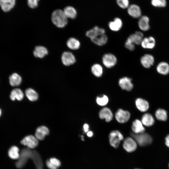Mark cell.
Segmentation results:
<instances>
[{"instance_id": "1", "label": "cell", "mask_w": 169, "mask_h": 169, "mask_svg": "<svg viewBox=\"0 0 169 169\" xmlns=\"http://www.w3.org/2000/svg\"><path fill=\"white\" fill-rule=\"evenodd\" d=\"M51 20L53 23L59 28L65 27L68 22L67 18L63 11L60 9L56 10L53 12Z\"/></svg>"}, {"instance_id": "2", "label": "cell", "mask_w": 169, "mask_h": 169, "mask_svg": "<svg viewBox=\"0 0 169 169\" xmlns=\"http://www.w3.org/2000/svg\"><path fill=\"white\" fill-rule=\"evenodd\" d=\"M131 135L137 143L141 146H144L149 145L151 143L152 141L151 136L147 133H131Z\"/></svg>"}, {"instance_id": "3", "label": "cell", "mask_w": 169, "mask_h": 169, "mask_svg": "<svg viewBox=\"0 0 169 169\" xmlns=\"http://www.w3.org/2000/svg\"><path fill=\"white\" fill-rule=\"evenodd\" d=\"M123 139V136L121 133L118 130L111 131L109 135V140L110 145L114 148H117L120 142Z\"/></svg>"}, {"instance_id": "4", "label": "cell", "mask_w": 169, "mask_h": 169, "mask_svg": "<svg viewBox=\"0 0 169 169\" xmlns=\"http://www.w3.org/2000/svg\"><path fill=\"white\" fill-rule=\"evenodd\" d=\"M102 63L106 68H110L114 66L116 64L117 59L113 54L107 53L105 54L102 58Z\"/></svg>"}, {"instance_id": "5", "label": "cell", "mask_w": 169, "mask_h": 169, "mask_svg": "<svg viewBox=\"0 0 169 169\" xmlns=\"http://www.w3.org/2000/svg\"><path fill=\"white\" fill-rule=\"evenodd\" d=\"M123 146L126 151L131 152L136 150L137 143L133 138L128 137L124 140Z\"/></svg>"}, {"instance_id": "6", "label": "cell", "mask_w": 169, "mask_h": 169, "mask_svg": "<svg viewBox=\"0 0 169 169\" xmlns=\"http://www.w3.org/2000/svg\"><path fill=\"white\" fill-rule=\"evenodd\" d=\"M21 143L28 148L33 149L36 147L38 144V139L33 135H28L25 137L21 141Z\"/></svg>"}, {"instance_id": "7", "label": "cell", "mask_w": 169, "mask_h": 169, "mask_svg": "<svg viewBox=\"0 0 169 169\" xmlns=\"http://www.w3.org/2000/svg\"><path fill=\"white\" fill-rule=\"evenodd\" d=\"M130 117V112L122 109H119L115 114V118L117 121L120 123H125L127 122Z\"/></svg>"}, {"instance_id": "8", "label": "cell", "mask_w": 169, "mask_h": 169, "mask_svg": "<svg viewBox=\"0 0 169 169\" xmlns=\"http://www.w3.org/2000/svg\"><path fill=\"white\" fill-rule=\"evenodd\" d=\"M119 84L122 89L128 91L131 90L133 87L131 79L126 77L120 79L119 81Z\"/></svg>"}, {"instance_id": "9", "label": "cell", "mask_w": 169, "mask_h": 169, "mask_svg": "<svg viewBox=\"0 0 169 169\" xmlns=\"http://www.w3.org/2000/svg\"><path fill=\"white\" fill-rule=\"evenodd\" d=\"M61 59L63 64L65 66L72 65L76 61L74 55L69 52H64L62 55Z\"/></svg>"}, {"instance_id": "10", "label": "cell", "mask_w": 169, "mask_h": 169, "mask_svg": "<svg viewBox=\"0 0 169 169\" xmlns=\"http://www.w3.org/2000/svg\"><path fill=\"white\" fill-rule=\"evenodd\" d=\"M140 61L141 64L144 67L149 68L153 65L154 59L151 55L146 54L141 57Z\"/></svg>"}, {"instance_id": "11", "label": "cell", "mask_w": 169, "mask_h": 169, "mask_svg": "<svg viewBox=\"0 0 169 169\" xmlns=\"http://www.w3.org/2000/svg\"><path fill=\"white\" fill-rule=\"evenodd\" d=\"M129 14L132 17L137 18L141 17V12L139 7L137 5H131L127 8Z\"/></svg>"}, {"instance_id": "12", "label": "cell", "mask_w": 169, "mask_h": 169, "mask_svg": "<svg viewBox=\"0 0 169 169\" xmlns=\"http://www.w3.org/2000/svg\"><path fill=\"white\" fill-rule=\"evenodd\" d=\"M16 0H0V6L4 12L9 11L14 6Z\"/></svg>"}, {"instance_id": "13", "label": "cell", "mask_w": 169, "mask_h": 169, "mask_svg": "<svg viewBox=\"0 0 169 169\" xmlns=\"http://www.w3.org/2000/svg\"><path fill=\"white\" fill-rule=\"evenodd\" d=\"M99 116L101 119H105L106 122H109L113 119V115L111 110L107 107L102 109L100 111Z\"/></svg>"}, {"instance_id": "14", "label": "cell", "mask_w": 169, "mask_h": 169, "mask_svg": "<svg viewBox=\"0 0 169 169\" xmlns=\"http://www.w3.org/2000/svg\"><path fill=\"white\" fill-rule=\"evenodd\" d=\"M105 30L97 26L88 31L86 33V36L91 39L100 35L105 34Z\"/></svg>"}, {"instance_id": "15", "label": "cell", "mask_w": 169, "mask_h": 169, "mask_svg": "<svg viewBox=\"0 0 169 169\" xmlns=\"http://www.w3.org/2000/svg\"><path fill=\"white\" fill-rule=\"evenodd\" d=\"M135 104L137 108L140 111L142 112L147 111L149 107L148 102L141 98H138L136 99Z\"/></svg>"}, {"instance_id": "16", "label": "cell", "mask_w": 169, "mask_h": 169, "mask_svg": "<svg viewBox=\"0 0 169 169\" xmlns=\"http://www.w3.org/2000/svg\"><path fill=\"white\" fill-rule=\"evenodd\" d=\"M49 133L48 129L46 126H42L38 127L36 130L35 133L36 137L40 140H43L45 136Z\"/></svg>"}, {"instance_id": "17", "label": "cell", "mask_w": 169, "mask_h": 169, "mask_svg": "<svg viewBox=\"0 0 169 169\" xmlns=\"http://www.w3.org/2000/svg\"><path fill=\"white\" fill-rule=\"evenodd\" d=\"M154 38L151 36L143 38L141 44V46L144 49H152L155 45Z\"/></svg>"}, {"instance_id": "18", "label": "cell", "mask_w": 169, "mask_h": 169, "mask_svg": "<svg viewBox=\"0 0 169 169\" xmlns=\"http://www.w3.org/2000/svg\"><path fill=\"white\" fill-rule=\"evenodd\" d=\"M149 18L146 16L141 17L138 22V26L143 31H147L150 28Z\"/></svg>"}, {"instance_id": "19", "label": "cell", "mask_w": 169, "mask_h": 169, "mask_svg": "<svg viewBox=\"0 0 169 169\" xmlns=\"http://www.w3.org/2000/svg\"><path fill=\"white\" fill-rule=\"evenodd\" d=\"M143 33L140 31H136L135 33L130 35L128 38L135 44H140L143 39Z\"/></svg>"}, {"instance_id": "20", "label": "cell", "mask_w": 169, "mask_h": 169, "mask_svg": "<svg viewBox=\"0 0 169 169\" xmlns=\"http://www.w3.org/2000/svg\"><path fill=\"white\" fill-rule=\"evenodd\" d=\"M132 129L135 134H140L144 132L145 128L143 126L141 121L138 119H136L133 122Z\"/></svg>"}, {"instance_id": "21", "label": "cell", "mask_w": 169, "mask_h": 169, "mask_svg": "<svg viewBox=\"0 0 169 169\" xmlns=\"http://www.w3.org/2000/svg\"><path fill=\"white\" fill-rule=\"evenodd\" d=\"M122 22L121 20L118 18H115L113 21L110 22L109 23L110 28L113 31H118L122 28Z\"/></svg>"}, {"instance_id": "22", "label": "cell", "mask_w": 169, "mask_h": 169, "mask_svg": "<svg viewBox=\"0 0 169 169\" xmlns=\"http://www.w3.org/2000/svg\"><path fill=\"white\" fill-rule=\"evenodd\" d=\"M141 121L143 125L149 127L154 124L155 120L153 116L150 114L146 113L142 116Z\"/></svg>"}, {"instance_id": "23", "label": "cell", "mask_w": 169, "mask_h": 169, "mask_svg": "<svg viewBox=\"0 0 169 169\" xmlns=\"http://www.w3.org/2000/svg\"><path fill=\"white\" fill-rule=\"evenodd\" d=\"M23 97L24 95L23 92L19 88H16L12 90L10 95V99L13 101L15 100L21 101L23 99Z\"/></svg>"}, {"instance_id": "24", "label": "cell", "mask_w": 169, "mask_h": 169, "mask_svg": "<svg viewBox=\"0 0 169 169\" xmlns=\"http://www.w3.org/2000/svg\"><path fill=\"white\" fill-rule=\"evenodd\" d=\"M90 39L93 43L99 46L104 45L108 40L107 37L105 34L100 35Z\"/></svg>"}, {"instance_id": "25", "label": "cell", "mask_w": 169, "mask_h": 169, "mask_svg": "<svg viewBox=\"0 0 169 169\" xmlns=\"http://www.w3.org/2000/svg\"><path fill=\"white\" fill-rule=\"evenodd\" d=\"M48 54V51L46 48L42 46H37L35 47L33 51V54L36 57L42 58Z\"/></svg>"}, {"instance_id": "26", "label": "cell", "mask_w": 169, "mask_h": 169, "mask_svg": "<svg viewBox=\"0 0 169 169\" xmlns=\"http://www.w3.org/2000/svg\"><path fill=\"white\" fill-rule=\"evenodd\" d=\"M156 70L161 74L166 75L169 73V65L166 62H160L157 66Z\"/></svg>"}, {"instance_id": "27", "label": "cell", "mask_w": 169, "mask_h": 169, "mask_svg": "<svg viewBox=\"0 0 169 169\" xmlns=\"http://www.w3.org/2000/svg\"><path fill=\"white\" fill-rule=\"evenodd\" d=\"M9 82L12 86H18L21 84L22 82V78L18 74L14 73L9 76Z\"/></svg>"}, {"instance_id": "28", "label": "cell", "mask_w": 169, "mask_h": 169, "mask_svg": "<svg viewBox=\"0 0 169 169\" xmlns=\"http://www.w3.org/2000/svg\"><path fill=\"white\" fill-rule=\"evenodd\" d=\"M63 12L67 18L74 19L76 17L77 11L72 6L66 7L64 9Z\"/></svg>"}, {"instance_id": "29", "label": "cell", "mask_w": 169, "mask_h": 169, "mask_svg": "<svg viewBox=\"0 0 169 169\" xmlns=\"http://www.w3.org/2000/svg\"><path fill=\"white\" fill-rule=\"evenodd\" d=\"M67 46L73 50H76L79 49L80 46L79 41L74 38H69L67 42Z\"/></svg>"}, {"instance_id": "30", "label": "cell", "mask_w": 169, "mask_h": 169, "mask_svg": "<svg viewBox=\"0 0 169 169\" xmlns=\"http://www.w3.org/2000/svg\"><path fill=\"white\" fill-rule=\"evenodd\" d=\"M155 115L158 120L162 121H166L167 118V111L162 109H158L155 112Z\"/></svg>"}, {"instance_id": "31", "label": "cell", "mask_w": 169, "mask_h": 169, "mask_svg": "<svg viewBox=\"0 0 169 169\" xmlns=\"http://www.w3.org/2000/svg\"><path fill=\"white\" fill-rule=\"evenodd\" d=\"M92 74L96 77H101L103 73V69L102 66L98 64H93L91 68Z\"/></svg>"}, {"instance_id": "32", "label": "cell", "mask_w": 169, "mask_h": 169, "mask_svg": "<svg viewBox=\"0 0 169 169\" xmlns=\"http://www.w3.org/2000/svg\"><path fill=\"white\" fill-rule=\"evenodd\" d=\"M9 156L13 159H18L20 154H19V149L18 147L16 146H13L11 147L8 151Z\"/></svg>"}, {"instance_id": "33", "label": "cell", "mask_w": 169, "mask_h": 169, "mask_svg": "<svg viewBox=\"0 0 169 169\" xmlns=\"http://www.w3.org/2000/svg\"><path fill=\"white\" fill-rule=\"evenodd\" d=\"M25 94L26 97L30 101H33L38 99V93L31 88H28L26 90Z\"/></svg>"}, {"instance_id": "34", "label": "cell", "mask_w": 169, "mask_h": 169, "mask_svg": "<svg viewBox=\"0 0 169 169\" xmlns=\"http://www.w3.org/2000/svg\"><path fill=\"white\" fill-rule=\"evenodd\" d=\"M109 101L108 97L105 95L101 97H97L96 99L97 103L99 105L104 106L107 104Z\"/></svg>"}, {"instance_id": "35", "label": "cell", "mask_w": 169, "mask_h": 169, "mask_svg": "<svg viewBox=\"0 0 169 169\" xmlns=\"http://www.w3.org/2000/svg\"><path fill=\"white\" fill-rule=\"evenodd\" d=\"M151 3L156 7H163L166 5V0H151Z\"/></svg>"}, {"instance_id": "36", "label": "cell", "mask_w": 169, "mask_h": 169, "mask_svg": "<svg viewBox=\"0 0 169 169\" xmlns=\"http://www.w3.org/2000/svg\"><path fill=\"white\" fill-rule=\"evenodd\" d=\"M118 6L123 9L127 8L129 6V0H116Z\"/></svg>"}, {"instance_id": "37", "label": "cell", "mask_w": 169, "mask_h": 169, "mask_svg": "<svg viewBox=\"0 0 169 169\" xmlns=\"http://www.w3.org/2000/svg\"><path fill=\"white\" fill-rule=\"evenodd\" d=\"M125 45L127 49L131 51L135 49V44L128 38L125 43Z\"/></svg>"}, {"instance_id": "38", "label": "cell", "mask_w": 169, "mask_h": 169, "mask_svg": "<svg viewBox=\"0 0 169 169\" xmlns=\"http://www.w3.org/2000/svg\"><path fill=\"white\" fill-rule=\"evenodd\" d=\"M49 160L53 166L57 168L61 165V162L60 161L56 158H51Z\"/></svg>"}, {"instance_id": "39", "label": "cell", "mask_w": 169, "mask_h": 169, "mask_svg": "<svg viewBox=\"0 0 169 169\" xmlns=\"http://www.w3.org/2000/svg\"><path fill=\"white\" fill-rule=\"evenodd\" d=\"M28 4L29 7L32 8H36L38 5L39 0H27Z\"/></svg>"}, {"instance_id": "40", "label": "cell", "mask_w": 169, "mask_h": 169, "mask_svg": "<svg viewBox=\"0 0 169 169\" xmlns=\"http://www.w3.org/2000/svg\"><path fill=\"white\" fill-rule=\"evenodd\" d=\"M46 164L47 166L50 169H57V168L53 166L50 162L49 160L47 161Z\"/></svg>"}, {"instance_id": "41", "label": "cell", "mask_w": 169, "mask_h": 169, "mask_svg": "<svg viewBox=\"0 0 169 169\" xmlns=\"http://www.w3.org/2000/svg\"><path fill=\"white\" fill-rule=\"evenodd\" d=\"M84 131V132L87 133L89 131V126L87 124H85L83 125Z\"/></svg>"}, {"instance_id": "42", "label": "cell", "mask_w": 169, "mask_h": 169, "mask_svg": "<svg viewBox=\"0 0 169 169\" xmlns=\"http://www.w3.org/2000/svg\"><path fill=\"white\" fill-rule=\"evenodd\" d=\"M165 143L166 145L169 148V134L167 135L165 138Z\"/></svg>"}, {"instance_id": "43", "label": "cell", "mask_w": 169, "mask_h": 169, "mask_svg": "<svg viewBox=\"0 0 169 169\" xmlns=\"http://www.w3.org/2000/svg\"><path fill=\"white\" fill-rule=\"evenodd\" d=\"M87 135L89 137H91L93 135V133L92 131H89L87 133Z\"/></svg>"}, {"instance_id": "44", "label": "cell", "mask_w": 169, "mask_h": 169, "mask_svg": "<svg viewBox=\"0 0 169 169\" xmlns=\"http://www.w3.org/2000/svg\"><path fill=\"white\" fill-rule=\"evenodd\" d=\"M2 114V111L1 109H0V117L1 116Z\"/></svg>"}, {"instance_id": "45", "label": "cell", "mask_w": 169, "mask_h": 169, "mask_svg": "<svg viewBox=\"0 0 169 169\" xmlns=\"http://www.w3.org/2000/svg\"><path fill=\"white\" fill-rule=\"evenodd\" d=\"M137 169V168H136V169Z\"/></svg>"}, {"instance_id": "46", "label": "cell", "mask_w": 169, "mask_h": 169, "mask_svg": "<svg viewBox=\"0 0 169 169\" xmlns=\"http://www.w3.org/2000/svg\"></svg>"}]
</instances>
